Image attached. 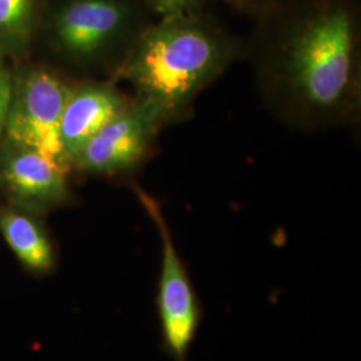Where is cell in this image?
Instances as JSON below:
<instances>
[{"mask_svg": "<svg viewBox=\"0 0 361 361\" xmlns=\"http://www.w3.org/2000/svg\"><path fill=\"white\" fill-rule=\"evenodd\" d=\"M232 61L231 46L185 15L165 18L134 44L118 75L173 121Z\"/></svg>", "mask_w": 361, "mask_h": 361, "instance_id": "cell-1", "label": "cell"}, {"mask_svg": "<svg viewBox=\"0 0 361 361\" xmlns=\"http://www.w3.org/2000/svg\"><path fill=\"white\" fill-rule=\"evenodd\" d=\"M277 73L292 102L308 116H335L356 91L357 55L352 19L334 8L310 19L288 39Z\"/></svg>", "mask_w": 361, "mask_h": 361, "instance_id": "cell-2", "label": "cell"}, {"mask_svg": "<svg viewBox=\"0 0 361 361\" xmlns=\"http://www.w3.org/2000/svg\"><path fill=\"white\" fill-rule=\"evenodd\" d=\"M145 210L153 219L161 237L162 262L158 281L157 308L164 347L177 361H185L201 323V305L177 247L168 222L154 197L135 188Z\"/></svg>", "mask_w": 361, "mask_h": 361, "instance_id": "cell-3", "label": "cell"}, {"mask_svg": "<svg viewBox=\"0 0 361 361\" xmlns=\"http://www.w3.org/2000/svg\"><path fill=\"white\" fill-rule=\"evenodd\" d=\"M71 89L44 70H34L13 86L4 130L16 147L68 164L61 143V121Z\"/></svg>", "mask_w": 361, "mask_h": 361, "instance_id": "cell-4", "label": "cell"}, {"mask_svg": "<svg viewBox=\"0 0 361 361\" xmlns=\"http://www.w3.org/2000/svg\"><path fill=\"white\" fill-rule=\"evenodd\" d=\"M165 122L168 116L158 104L137 97L94 134L70 164L98 174L130 170L142 159Z\"/></svg>", "mask_w": 361, "mask_h": 361, "instance_id": "cell-5", "label": "cell"}, {"mask_svg": "<svg viewBox=\"0 0 361 361\" xmlns=\"http://www.w3.org/2000/svg\"><path fill=\"white\" fill-rule=\"evenodd\" d=\"M128 13L116 0H74L56 18L61 49L77 59H92L118 38Z\"/></svg>", "mask_w": 361, "mask_h": 361, "instance_id": "cell-6", "label": "cell"}, {"mask_svg": "<svg viewBox=\"0 0 361 361\" xmlns=\"http://www.w3.org/2000/svg\"><path fill=\"white\" fill-rule=\"evenodd\" d=\"M67 164L31 149L18 147L3 162L0 178L20 205L49 209L68 198Z\"/></svg>", "mask_w": 361, "mask_h": 361, "instance_id": "cell-7", "label": "cell"}, {"mask_svg": "<svg viewBox=\"0 0 361 361\" xmlns=\"http://www.w3.org/2000/svg\"><path fill=\"white\" fill-rule=\"evenodd\" d=\"M128 104L126 98L109 85H85L71 90L59 131L67 162Z\"/></svg>", "mask_w": 361, "mask_h": 361, "instance_id": "cell-8", "label": "cell"}, {"mask_svg": "<svg viewBox=\"0 0 361 361\" xmlns=\"http://www.w3.org/2000/svg\"><path fill=\"white\" fill-rule=\"evenodd\" d=\"M0 233L13 255L35 273H46L54 267V249L47 234L37 221L18 210L0 212Z\"/></svg>", "mask_w": 361, "mask_h": 361, "instance_id": "cell-9", "label": "cell"}, {"mask_svg": "<svg viewBox=\"0 0 361 361\" xmlns=\"http://www.w3.org/2000/svg\"><path fill=\"white\" fill-rule=\"evenodd\" d=\"M34 0H0V37L20 40L28 31Z\"/></svg>", "mask_w": 361, "mask_h": 361, "instance_id": "cell-10", "label": "cell"}, {"mask_svg": "<svg viewBox=\"0 0 361 361\" xmlns=\"http://www.w3.org/2000/svg\"><path fill=\"white\" fill-rule=\"evenodd\" d=\"M11 92H13L11 75L0 52V134L4 129V122H6V116H7L8 104L11 99Z\"/></svg>", "mask_w": 361, "mask_h": 361, "instance_id": "cell-11", "label": "cell"}, {"mask_svg": "<svg viewBox=\"0 0 361 361\" xmlns=\"http://www.w3.org/2000/svg\"><path fill=\"white\" fill-rule=\"evenodd\" d=\"M152 4L161 13L165 15V18L171 16H182L188 13L197 0H150Z\"/></svg>", "mask_w": 361, "mask_h": 361, "instance_id": "cell-12", "label": "cell"}]
</instances>
